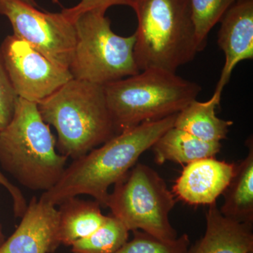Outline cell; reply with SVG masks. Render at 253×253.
<instances>
[{"label": "cell", "mask_w": 253, "mask_h": 253, "mask_svg": "<svg viewBox=\"0 0 253 253\" xmlns=\"http://www.w3.org/2000/svg\"><path fill=\"white\" fill-rule=\"evenodd\" d=\"M176 116L141 123L73 160L59 181L43 192L40 200L56 206L70 198L88 195L106 207L110 186L122 179L141 155L174 126Z\"/></svg>", "instance_id": "obj_1"}, {"label": "cell", "mask_w": 253, "mask_h": 253, "mask_svg": "<svg viewBox=\"0 0 253 253\" xmlns=\"http://www.w3.org/2000/svg\"><path fill=\"white\" fill-rule=\"evenodd\" d=\"M38 108L56 129V149L66 158L77 159L116 135L104 85L73 78Z\"/></svg>", "instance_id": "obj_2"}, {"label": "cell", "mask_w": 253, "mask_h": 253, "mask_svg": "<svg viewBox=\"0 0 253 253\" xmlns=\"http://www.w3.org/2000/svg\"><path fill=\"white\" fill-rule=\"evenodd\" d=\"M68 158L38 108L19 98L12 120L0 134V165L23 186L46 191L61 179Z\"/></svg>", "instance_id": "obj_3"}, {"label": "cell", "mask_w": 253, "mask_h": 253, "mask_svg": "<svg viewBox=\"0 0 253 253\" xmlns=\"http://www.w3.org/2000/svg\"><path fill=\"white\" fill-rule=\"evenodd\" d=\"M104 88L116 134L177 114L202 90L198 83L160 68L143 70Z\"/></svg>", "instance_id": "obj_4"}, {"label": "cell", "mask_w": 253, "mask_h": 253, "mask_svg": "<svg viewBox=\"0 0 253 253\" xmlns=\"http://www.w3.org/2000/svg\"><path fill=\"white\" fill-rule=\"evenodd\" d=\"M134 59L139 71L176 73L198 52L189 0H137Z\"/></svg>", "instance_id": "obj_5"}, {"label": "cell", "mask_w": 253, "mask_h": 253, "mask_svg": "<svg viewBox=\"0 0 253 253\" xmlns=\"http://www.w3.org/2000/svg\"><path fill=\"white\" fill-rule=\"evenodd\" d=\"M76 45L69 71L75 79L105 85L140 72L134 59L135 35L118 36L104 13L89 11L72 19Z\"/></svg>", "instance_id": "obj_6"}, {"label": "cell", "mask_w": 253, "mask_h": 253, "mask_svg": "<svg viewBox=\"0 0 253 253\" xmlns=\"http://www.w3.org/2000/svg\"><path fill=\"white\" fill-rule=\"evenodd\" d=\"M114 185L106 207L128 231H144L165 241L177 239L169 217L174 194L153 168L138 163Z\"/></svg>", "instance_id": "obj_7"}, {"label": "cell", "mask_w": 253, "mask_h": 253, "mask_svg": "<svg viewBox=\"0 0 253 253\" xmlns=\"http://www.w3.org/2000/svg\"><path fill=\"white\" fill-rule=\"evenodd\" d=\"M0 15L9 20L15 37L51 62L69 70L76 29L73 21L61 11H41L21 0H0Z\"/></svg>", "instance_id": "obj_8"}, {"label": "cell", "mask_w": 253, "mask_h": 253, "mask_svg": "<svg viewBox=\"0 0 253 253\" xmlns=\"http://www.w3.org/2000/svg\"><path fill=\"white\" fill-rule=\"evenodd\" d=\"M0 47L10 80L21 99L38 104L73 78L69 70L51 62L14 35L6 37Z\"/></svg>", "instance_id": "obj_9"}, {"label": "cell", "mask_w": 253, "mask_h": 253, "mask_svg": "<svg viewBox=\"0 0 253 253\" xmlns=\"http://www.w3.org/2000/svg\"><path fill=\"white\" fill-rule=\"evenodd\" d=\"M56 206L33 197L17 229L0 247V253H53L59 247Z\"/></svg>", "instance_id": "obj_10"}, {"label": "cell", "mask_w": 253, "mask_h": 253, "mask_svg": "<svg viewBox=\"0 0 253 253\" xmlns=\"http://www.w3.org/2000/svg\"><path fill=\"white\" fill-rule=\"evenodd\" d=\"M220 23L217 43L225 55V62L213 95L221 99L238 63L253 58V0L236 1Z\"/></svg>", "instance_id": "obj_11"}, {"label": "cell", "mask_w": 253, "mask_h": 253, "mask_svg": "<svg viewBox=\"0 0 253 253\" xmlns=\"http://www.w3.org/2000/svg\"><path fill=\"white\" fill-rule=\"evenodd\" d=\"M235 163L204 158L187 164L176 180L173 194L190 205H211L222 195L234 174Z\"/></svg>", "instance_id": "obj_12"}, {"label": "cell", "mask_w": 253, "mask_h": 253, "mask_svg": "<svg viewBox=\"0 0 253 253\" xmlns=\"http://www.w3.org/2000/svg\"><path fill=\"white\" fill-rule=\"evenodd\" d=\"M204 236L187 253H249L253 251V225L223 216L217 204L209 205Z\"/></svg>", "instance_id": "obj_13"}, {"label": "cell", "mask_w": 253, "mask_h": 253, "mask_svg": "<svg viewBox=\"0 0 253 253\" xmlns=\"http://www.w3.org/2000/svg\"><path fill=\"white\" fill-rule=\"evenodd\" d=\"M247 156L235 163L234 174L223 193L224 204L219 211L231 220L253 224V141H246Z\"/></svg>", "instance_id": "obj_14"}, {"label": "cell", "mask_w": 253, "mask_h": 253, "mask_svg": "<svg viewBox=\"0 0 253 253\" xmlns=\"http://www.w3.org/2000/svg\"><path fill=\"white\" fill-rule=\"evenodd\" d=\"M58 239L60 245L72 246L87 237L107 219L97 201L70 198L59 205Z\"/></svg>", "instance_id": "obj_15"}, {"label": "cell", "mask_w": 253, "mask_h": 253, "mask_svg": "<svg viewBox=\"0 0 253 253\" xmlns=\"http://www.w3.org/2000/svg\"><path fill=\"white\" fill-rule=\"evenodd\" d=\"M220 142L201 140L187 131L172 126L156 141L151 149L158 164L167 162L189 164L219 153Z\"/></svg>", "instance_id": "obj_16"}, {"label": "cell", "mask_w": 253, "mask_h": 253, "mask_svg": "<svg viewBox=\"0 0 253 253\" xmlns=\"http://www.w3.org/2000/svg\"><path fill=\"white\" fill-rule=\"evenodd\" d=\"M221 99L213 95L208 101L194 100L176 114L174 127L208 142H220L227 136L232 121L218 118L216 108Z\"/></svg>", "instance_id": "obj_17"}, {"label": "cell", "mask_w": 253, "mask_h": 253, "mask_svg": "<svg viewBox=\"0 0 253 253\" xmlns=\"http://www.w3.org/2000/svg\"><path fill=\"white\" fill-rule=\"evenodd\" d=\"M129 231L113 215L97 230L72 245V253H114L128 241Z\"/></svg>", "instance_id": "obj_18"}, {"label": "cell", "mask_w": 253, "mask_h": 253, "mask_svg": "<svg viewBox=\"0 0 253 253\" xmlns=\"http://www.w3.org/2000/svg\"><path fill=\"white\" fill-rule=\"evenodd\" d=\"M199 51L207 44L210 31L237 0H189Z\"/></svg>", "instance_id": "obj_19"}, {"label": "cell", "mask_w": 253, "mask_h": 253, "mask_svg": "<svg viewBox=\"0 0 253 253\" xmlns=\"http://www.w3.org/2000/svg\"><path fill=\"white\" fill-rule=\"evenodd\" d=\"M134 237L114 253H187L190 239L187 234L172 241H165L140 230L133 231Z\"/></svg>", "instance_id": "obj_20"}, {"label": "cell", "mask_w": 253, "mask_h": 253, "mask_svg": "<svg viewBox=\"0 0 253 253\" xmlns=\"http://www.w3.org/2000/svg\"><path fill=\"white\" fill-rule=\"evenodd\" d=\"M18 99L6 71L0 47V134L12 120Z\"/></svg>", "instance_id": "obj_21"}, {"label": "cell", "mask_w": 253, "mask_h": 253, "mask_svg": "<svg viewBox=\"0 0 253 253\" xmlns=\"http://www.w3.org/2000/svg\"><path fill=\"white\" fill-rule=\"evenodd\" d=\"M137 0H81L76 6L64 8L61 12L72 21L73 18L85 11H95L106 14L113 6H127L133 9Z\"/></svg>", "instance_id": "obj_22"}, {"label": "cell", "mask_w": 253, "mask_h": 253, "mask_svg": "<svg viewBox=\"0 0 253 253\" xmlns=\"http://www.w3.org/2000/svg\"><path fill=\"white\" fill-rule=\"evenodd\" d=\"M0 185L2 186L7 190V191H11L14 188V184L8 180L7 178L1 173V171H0Z\"/></svg>", "instance_id": "obj_23"}, {"label": "cell", "mask_w": 253, "mask_h": 253, "mask_svg": "<svg viewBox=\"0 0 253 253\" xmlns=\"http://www.w3.org/2000/svg\"><path fill=\"white\" fill-rule=\"evenodd\" d=\"M5 241V238L4 234H3L2 229H1V225L0 224V247L2 246Z\"/></svg>", "instance_id": "obj_24"}, {"label": "cell", "mask_w": 253, "mask_h": 253, "mask_svg": "<svg viewBox=\"0 0 253 253\" xmlns=\"http://www.w3.org/2000/svg\"><path fill=\"white\" fill-rule=\"evenodd\" d=\"M24 1L26 4L31 5V6H35V7H38V4H37L36 0H21Z\"/></svg>", "instance_id": "obj_25"}, {"label": "cell", "mask_w": 253, "mask_h": 253, "mask_svg": "<svg viewBox=\"0 0 253 253\" xmlns=\"http://www.w3.org/2000/svg\"><path fill=\"white\" fill-rule=\"evenodd\" d=\"M244 1V0H237V1Z\"/></svg>", "instance_id": "obj_26"}, {"label": "cell", "mask_w": 253, "mask_h": 253, "mask_svg": "<svg viewBox=\"0 0 253 253\" xmlns=\"http://www.w3.org/2000/svg\"><path fill=\"white\" fill-rule=\"evenodd\" d=\"M249 253H253V251H251V252H250Z\"/></svg>", "instance_id": "obj_27"}]
</instances>
